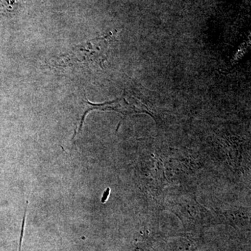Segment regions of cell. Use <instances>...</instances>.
<instances>
[{
    "instance_id": "1",
    "label": "cell",
    "mask_w": 251,
    "mask_h": 251,
    "mask_svg": "<svg viewBox=\"0 0 251 251\" xmlns=\"http://www.w3.org/2000/svg\"><path fill=\"white\" fill-rule=\"evenodd\" d=\"M109 36L97 38L79 44L68 53L59 57L57 65L61 68H81L95 64L102 67L107 58Z\"/></svg>"
},
{
    "instance_id": "2",
    "label": "cell",
    "mask_w": 251,
    "mask_h": 251,
    "mask_svg": "<svg viewBox=\"0 0 251 251\" xmlns=\"http://www.w3.org/2000/svg\"><path fill=\"white\" fill-rule=\"evenodd\" d=\"M87 103V109L82 115L80 125L78 128V132H80L82 126L83 125L84 120L86 115L90 110H112L127 115L130 114L147 113L150 114V110L146 105H144L143 102L133 97H123V98L117 99L110 102L100 104H94L89 101L88 99L86 100Z\"/></svg>"
},
{
    "instance_id": "3",
    "label": "cell",
    "mask_w": 251,
    "mask_h": 251,
    "mask_svg": "<svg viewBox=\"0 0 251 251\" xmlns=\"http://www.w3.org/2000/svg\"><path fill=\"white\" fill-rule=\"evenodd\" d=\"M195 249H196V247L193 246V244H186V243H184V244H179L177 247L175 248L174 251H194Z\"/></svg>"
}]
</instances>
